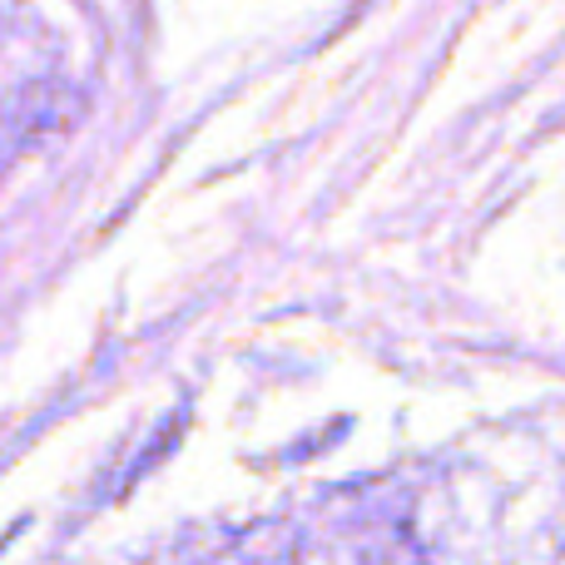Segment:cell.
<instances>
[{
	"mask_svg": "<svg viewBox=\"0 0 565 565\" xmlns=\"http://www.w3.org/2000/svg\"><path fill=\"white\" fill-rule=\"evenodd\" d=\"M199 565H422L402 526L377 516H312L254 531Z\"/></svg>",
	"mask_w": 565,
	"mask_h": 565,
	"instance_id": "6da1fadb",
	"label": "cell"
}]
</instances>
